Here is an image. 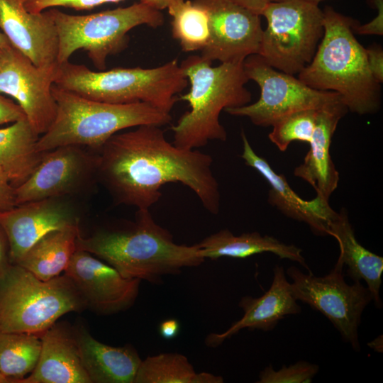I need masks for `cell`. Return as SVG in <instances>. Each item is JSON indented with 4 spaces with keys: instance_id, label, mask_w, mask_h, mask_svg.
<instances>
[{
    "instance_id": "obj_1",
    "label": "cell",
    "mask_w": 383,
    "mask_h": 383,
    "mask_svg": "<svg viewBox=\"0 0 383 383\" xmlns=\"http://www.w3.org/2000/svg\"><path fill=\"white\" fill-rule=\"evenodd\" d=\"M162 126L143 125L111 136L98 151L97 179L117 205L150 209L167 183L189 187L211 214L218 213L221 192L212 157L170 143Z\"/></svg>"
},
{
    "instance_id": "obj_2",
    "label": "cell",
    "mask_w": 383,
    "mask_h": 383,
    "mask_svg": "<svg viewBox=\"0 0 383 383\" xmlns=\"http://www.w3.org/2000/svg\"><path fill=\"white\" fill-rule=\"evenodd\" d=\"M77 249L84 250L114 267L126 278L159 284L167 275L201 265L205 258L197 244L174 241L150 209H137L133 220H122L100 228L89 237L81 233Z\"/></svg>"
},
{
    "instance_id": "obj_3",
    "label": "cell",
    "mask_w": 383,
    "mask_h": 383,
    "mask_svg": "<svg viewBox=\"0 0 383 383\" xmlns=\"http://www.w3.org/2000/svg\"><path fill=\"white\" fill-rule=\"evenodd\" d=\"M323 12V35L298 78L312 89L338 94L348 111L372 114L381 107L380 84L368 67L366 48L356 39V22L331 6Z\"/></svg>"
},
{
    "instance_id": "obj_4",
    "label": "cell",
    "mask_w": 383,
    "mask_h": 383,
    "mask_svg": "<svg viewBox=\"0 0 383 383\" xmlns=\"http://www.w3.org/2000/svg\"><path fill=\"white\" fill-rule=\"evenodd\" d=\"M212 62L201 55H189L179 64L190 89L179 99L190 109L171 127L172 143L182 148L197 149L211 140L226 141L227 132L221 123L222 111L248 104L252 99L245 87L248 79L243 62Z\"/></svg>"
},
{
    "instance_id": "obj_5",
    "label": "cell",
    "mask_w": 383,
    "mask_h": 383,
    "mask_svg": "<svg viewBox=\"0 0 383 383\" xmlns=\"http://www.w3.org/2000/svg\"><path fill=\"white\" fill-rule=\"evenodd\" d=\"M52 91L57 104L56 116L48 130L37 140L39 152L69 145L98 152L111 136L123 130L143 125L162 126L172 121L170 113L145 102H102L55 84Z\"/></svg>"
},
{
    "instance_id": "obj_6",
    "label": "cell",
    "mask_w": 383,
    "mask_h": 383,
    "mask_svg": "<svg viewBox=\"0 0 383 383\" xmlns=\"http://www.w3.org/2000/svg\"><path fill=\"white\" fill-rule=\"evenodd\" d=\"M53 84L91 100L111 104L145 102L170 113L188 80L177 59L153 68L99 71L67 61L57 64Z\"/></svg>"
},
{
    "instance_id": "obj_7",
    "label": "cell",
    "mask_w": 383,
    "mask_h": 383,
    "mask_svg": "<svg viewBox=\"0 0 383 383\" xmlns=\"http://www.w3.org/2000/svg\"><path fill=\"white\" fill-rule=\"evenodd\" d=\"M86 303L65 274L41 280L18 265L0 276V331L41 335L63 315Z\"/></svg>"
},
{
    "instance_id": "obj_8",
    "label": "cell",
    "mask_w": 383,
    "mask_h": 383,
    "mask_svg": "<svg viewBox=\"0 0 383 383\" xmlns=\"http://www.w3.org/2000/svg\"><path fill=\"white\" fill-rule=\"evenodd\" d=\"M48 10L57 33V64L69 61L75 51L83 50L99 70H106L109 56L128 47L131 29L142 25L157 28L165 22L161 10L141 1L87 15L69 14L58 8Z\"/></svg>"
},
{
    "instance_id": "obj_9",
    "label": "cell",
    "mask_w": 383,
    "mask_h": 383,
    "mask_svg": "<svg viewBox=\"0 0 383 383\" xmlns=\"http://www.w3.org/2000/svg\"><path fill=\"white\" fill-rule=\"evenodd\" d=\"M267 21L257 55L273 68L298 74L312 60L323 35V12L305 0H281L266 6Z\"/></svg>"
},
{
    "instance_id": "obj_10",
    "label": "cell",
    "mask_w": 383,
    "mask_h": 383,
    "mask_svg": "<svg viewBox=\"0 0 383 383\" xmlns=\"http://www.w3.org/2000/svg\"><path fill=\"white\" fill-rule=\"evenodd\" d=\"M243 68L248 80L258 84L260 96L253 104L228 108L225 111L232 116L247 117L255 126H271L277 119L292 112L320 109L342 99L335 92L312 89L294 75L273 68L257 54L248 56L243 62Z\"/></svg>"
},
{
    "instance_id": "obj_11",
    "label": "cell",
    "mask_w": 383,
    "mask_h": 383,
    "mask_svg": "<svg viewBox=\"0 0 383 383\" xmlns=\"http://www.w3.org/2000/svg\"><path fill=\"white\" fill-rule=\"evenodd\" d=\"M287 274L292 280V289L296 301L309 305L324 315L345 341L360 350L358 328L365 307L372 301L368 288L360 281L348 284L343 269L333 267L326 276L305 274L292 266Z\"/></svg>"
},
{
    "instance_id": "obj_12",
    "label": "cell",
    "mask_w": 383,
    "mask_h": 383,
    "mask_svg": "<svg viewBox=\"0 0 383 383\" xmlns=\"http://www.w3.org/2000/svg\"><path fill=\"white\" fill-rule=\"evenodd\" d=\"M98 152L64 145L44 152L28 178L15 187L16 205L82 193L97 179Z\"/></svg>"
},
{
    "instance_id": "obj_13",
    "label": "cell",
    "mask_w": 383,
    "mask_h": 383,
    "mask_svg": "<svg viewBox=\"0 0 383 383\" xmlns=\"http://www.w3.org/2000/svg\"><path fill=\"white\" fill-rule=\"evenodd\" d=\"M57 66L37 67L13 46L4 50L0 65V94L16 101L39 136L48 130L56 116L52 87Z\"/></svg>"
},
{
    "instance_id": "obj_14",
    "label": "cell",
    "mask_w": 383,
    "mask_h": 383,
    "mask_svg": "<svg viewBox=\"0 0 383 383\" xmlns=\"http://www.w3.org/2000/svg\"><path fill=\"white\" fill-rule=\"evenodd\" d=\"M208 13L210 40L201 56L210 61L239 63L257 54L263 29L260 16L230 0H193Z\"/></svg>"
},
{
    "instance_id": "obj_15",
    "label": "cell",
    "mask_w": 383,
    "mask_h": 383,
    "mask_svg": "<svg viewBox=\"0 0 383 383\" xmlns=\"http://www.w3.org/2000/svg\"><path fill=\"white\" fill-rule=\"evenodd\" d=\"M83 297L87 308L100 315L124 311L135 302L140 280L122 276L91 253L77 249L64 272Z\"/></svg>"
},
{
    "instance_id": "obj_16",
    "label": "cell",
    "mask_w": 383,
    "mask_h": 383,
    "mask_svg": "<svg viewBox=\"0 0 383 383\" xmlns=\"http://www.w3.org/2000/svg\"><path fill=\"white\" fill-rule=\"evenodd\" d=\"M62 198L26 202L0 211V226L8 239L12 265L47 233L79 224L75 211Z\"/></svg>"
},
{
    "instance_id": "obj_17",
    "label": "cell",
    "mask_w": 383,
    "mask_h": 383,
    "mask_svg": "<svg viewBox=\"0 0 383 383\" xmlns=\"http://www.w3.org/2000/svg\"><path fill=\"white\" fill-rule=\"evenodd\" d=\"M0 29L11 45L35 66L57 65V33L48 9L30 13L23 0H0Z\"/></svg>"
},
{
    "instance_id": "obj_18",
    "label": "cell",
    "mask_w": 383,
    "mask_h": 383,
    "mask_svg": "<svg viewBox=\"0 0 383 383\" xmlns=\"http://www.w3.org/2000/svg\"><path fill=\"white\" fill-rule=\"evenodd\" d=\"M242 159L245 165L258 172L269 183L268 201L284 215L306 223L316 235H328L331 222L338 212L318 196L306 200L299 196L288 184L284 175L277 174L269 162L252 149L243 129L240 133Z\"/></svg>"
},
{
    "instance_id": "obj_19",
    "label": "cell",
    "mask_w": 383,
    "mask_h": 383,
    "mask_svg": "<svg viewBox=\"0 0 383 383\" xmlns=\"http://www.w3.org/2000/svg\"><path fill=\"white\" fill-rule=\"evenodd\" d=\"M269 289L261 296H243L238 304L243 311L242 318L221 333H210L205 344L210 348L221 345L242 329L267 331L274 329L284 316L301 311L295 299L291 283L287 279L283 267L276 265Z\"/></svg>"
},
{
    "instance_id": "obj_20",
    "label": "cell",
    "mask_w": 383,
    "mask_h": 383,
    "mask_svg": "<svg viewBox=\"0 0 383 383\" xmlns=\"http://www.w3.org/2000/svg\"><path fill=\"white\" fill-rule=\"evenodd\" d=\"M348 109L342 99L317 110L315 129L310 148L304 162L294 170V175L308 182L316 196L329 201L339 182V173L332 160L330 148L340 120Z\"/></svg>"
},
{
    "instance_id": "obj_21",
    "label": "cell",
    "mask_w": 383,
    "mask_h": 383,
    "mask_svg": "<svg viewBox=\"0 0 383 383\" xmlns=\"http://www.w3.org/2000/svg\"><path fill=\"white\" fill-rule=\"evenodd\" d=\"M40 339L35 369L18 383H91L82 362L74 329L55 323Z\"/></svg>"
},
{
    "instance_id": "obj_22",
    "label": "cell",
    "mask_w": 383,
    "mask_h": 383,
    "mask_svg": "<svg viewBox=\"0 0 383 383\" xmlns=\"http://www.w3.org/2000/svg\"><path fill=\"white\" fill-rule=\"evenodd\" d=\"M83 366L91 383H133L142 361L131 345L114 347L95 339L83 326L74 329Z\"/></svg>"
},
{
    "instance_id": "obj_23",
    "label": "cell",
    "mask_w": 383,
    "mask_h": 383,
    "mask_svg": "<svg viewBox=\"0 0 383 383\" xmlns=\"http://www.w3.org/2000/svg\"><path fill=\"white\" fill-rule=\"evenodd\" d=\"M328 235L338 241L340 254L335 267H348L346 274L353 282L363 279L377 307L382 306L379 295L383 257L364 248L356 239L348 211L343 208L329 226Z\"/></svg>"
},
{
    "instance_id": "obj_24",
    "label": "cell",
    "mask_w": 383,
    "mask_h": 383,
    "mask_svg": "<svg viewBox=\"0 0 383 383\" xmlns=\"http://www.w3.org/2000/svg\"><path fill=\"white\" fill-rule=\"evenodd\" d=\"M196 244L205 259L217 260L223 257L245 258L257 254L271 252L281 259L296 262L310 271L301 248L284 243L274 237L262 235L256 231L235 235L225 228L207 236Z\"/></svg>"
},
{
    "instance_id": "obj_25",
    "label": "cell",
    "mask_w": 383,
    "mask_h": 383,
    "mask_svg": "<svg viewBox=\"0 0 383 383\" xmlns=\"http://www.w3.org/2000/svg\"><path fill=\"white\" fill-rule=\"evenodd\" d=\"M80 233L79 224L52 231L38 240L16 265L41 280L56 277L66 270Z\"/></svg>"
},
{
    "instance_id": "obj_26",
    "label": "cell",
    "mask_w": 383,
    "mask_h": 383,
    "mask_svg": "<svg viewBox=\"0 0 383 383\" xmlns=\"http://www.w3.org/2000/svg\"><path fill=\"white\" fill-rule=\"evenodd\" d=\"M38 138L27 119L0 128V167L14 187L28 178L44 155L36 149Z\"/></svg>"
},
{
    "instance_id": "obj_27",
    "label": "cell",
    "mask_w": 383,
    "mask_h": 383,
    "mask_svg": "<svg viewBox=\"0 0 383 383\" xmlns=\"http://www.w3.org/2000/svg\"><path fill=\"white\" fill-rule=\"evenodd\" d=\"M223 378L196 372L188 358L178 353H163L142 360L133 383H222Z\"/></svg>"
},
{
    "instance_id": "obj_28",
    "label": "cell",
    "mask_w": 383,
    "mask_h": 383,
    "mask_svg": "<svg viewBox=\"0 0 383 383\" xmlns=\"http://www.w3.org/2000/svg\"><path fill=\"white\" fill-rule=\"evenodd\" d=\"M40 348V335L0 331V372L18 383L35 369Z\"/></svg>"
},
{
    "instance_id": "obj_29",
    "label": "cell",
    "mask_w": 383,
    "mask_h": 383,
    "mask_svg": "<svg viewBox=\"0 0 383 383\" xmlns=\"http://www.w3.org/2000/svg\"><path fill=\"white\" fill-rule=\"evenodd\" d=\"M172 17V35L184 52L201 51L210 40L207 12L192 1L184 0L167 9Z\"/></svg>"
},
{
    "instance_id": "obj_30",
    "label": "cell",
    "mask_w": 383,
    "mask_h": 383,
    "mask_svg": "<svg viewBox=\"0 0 383 383\" xmlns=\"http://www.w3.org/2000/svg\"><path fill=\"white\" fill-rule=\"evenodd\" d=\"M318 109L300 110L279 118L271 126L270 140L282 152L286 151L294 141L309 143L315 129Z\"/></svg>"
},
{
    "instance_id": "obj_31",
    "label": "cell",
    "mask_w": 383,
    "mask_h": 383,
    "mask_svg": "<svg viewBox=\"0 0 383 383\" xmlns=\"http://www.w3.org/2000/svg\"><path fill=\"white\" fill-rule=\"evenodd\" d=\"M124 0H23V4L30 13H40L50 8L65 7L77 11L90 10L96 6L118 3ZM152 4L160 10L167 9L170 5L184 0H139Z\"/></svg>"
},
{
    "instance_id": "obj_32",
    "label": "cell",
    "mask_w": 383,
    "mask_h": 383,
    "mask_svg": "<svg viewBox=\"0 0 383 383\" xmlns=\"http://www.w3.org/2000/svg\"><path fill=\"white\" fill-rule=\"evenodd\" d=\"M318 366L306 361H299L289 367L283 365L276 371L272 365L260 372L257 383H309L318 372Z\"/></svg>"
},
{
    "instance_id": "obj_33",
    "label": "cell",
    "mask_w": 383,
    "mask_h": 383,
    "mask_svg": "<svg viewBox=\"0 0 383 383\" xmlns=\"http://www.w3.org/2000/svg\"><path fill=\"white\" fill-rule=\"evenodd\" d=\"M372 3L377 9V16L369 23L364 25L357 24L353 26L354 33L359 35H377L383 34V0H372Z\"/></svg>"
},
{
    "instance_id": "obj_34",
    "label": "cell",
    "mask_w": 383,
    "mask_h": 383,
    "mask_svg": "<svg viewBox=\"0 0 383 383\" xmlns=\"http://www.w3.org/2000/svg\"><path fill=\"white\" fill-rule=\"evenodd\" d=\"M23 119L26 118L19 105L0 94V126Z\"/></svg>"
},
{
    "instance_id": "obj_35",
    "label": "cell",
    "mask_w": 383,
    "mask_h": 383,
    "mask_svg": "<svg viewBox=\"0 0 383 383\" xmlns=\"http://www.w3.org/2000/svg\"><path fill=\"white\" fill-rule=\"evenodd\" d=\"M16 206L15 187L4 171L0 167V211Z\"/></svg>"
},
{
    "instance_id": "obj_36",
    "label": "cell",
    "mask_w": 383,
    "mask_h": 383,
    "mask_svg": "<svg viewBox=\"0 0 383 383\" xmlns=\"http://www.w3.org/2000/svg\"><path fill=\"white\" fill-rule=\"evenodd\" d=\"M367 60L373 77L379 83L383 82V51L381 47L373 45L366 48Z\"/></svg>"
},
{
    "instance_id": "obj_37",
    "label": "cell",
    "mask_w": 383,
    "mask_h": 383,
    "mask_svg": "<svg viewBox=\"0 0 383 383\" xmlns=\"http://www.w3.org/2000/svg\"><path fill=\"white\" fill-rule=\"evenodd\" d=\"M7 237L0 226V276L11 265Z\"/></svg>"
},
{
    "instance_id": "obj_38",
    "label": "cell",
    "mask_w": 383,
    "mask_h": 383,
    "mask_svg": "<svg viewBox=\"0 0 383 383\" xmlns=\"http://www.w3.org/2000/svg\"><path fill=\"white\" fill-rule=\"evenodd\" d=\"M232 2L261 16L262 11L269 4L281 0H230Z\"/></svg>"
},
{
    "instance_id": "obj_39",
    "label": "cell",
    "mask_w": 383,
    "mask_h": 383,
    "mask_svg": "<svg viewBox=\"0 0 383 383\" xmlns=\"http://www.w3.org/2000/svg\"><path fill=\"white\" fill-rule=\"evenodd\" d=\"M179 328L180 326L178 321L172 318L162 321L159 326V331L163 338L171 340L178 335Z\"/></svg>"
},
{
    "instance_id": "obj_40",
    "label": "cell",
    "mask_w": 383,
    "mask_h": 383,
    "mask_svg": "<svg viewBox=\"0 0 383 383\" xmlns=\"http://www.w3.org/2000/svg\"><path fill=\"white\" fill-rule=\"evenodd\" d=\"M11 47L12 45L9 43L6 35L0 31V49L5 50L11 48Z\"/></svg>"
},
{
    "instance_id": "obj_41",
    "label": "cell",
    "mask_w": 383,
    "mask_h": 383,
    "mask_svg": "<svg viewBox=\"0 0 383 383\" xmlns=\"http://www.w3.org/2000/svg\"><path fill=\"white\" fill-rule=\"evenodd\" d=\"M11 382L9 379L5 377L2 373L0 372V383H10Z\"/></svg>"
},
{
    "instance_id": "obj_42",
    "label": "cell",
    "mask_w": 383,
    "mask_h": 383,
    "mask_svg": "<svg viewBox=\"0 0 383 383\" xmlns=\"http://www.w3.org/2000/svg\"><path fill=\"white\" fill-rule=\"evenodd\" d=\"M305 1H309V2H311V3H313L315 4H318L323 1H327V0H305Z\"/></svg>"
},
{
    "instance_id": "obj_43",
    "label": "cell",
    "mask_w": 383,
    "mask_h": 383,
    "mask_svg": "<svg viewBox=\"0 0 383 383\" xmlns=\"http://www.w3.org/2000/svg\"><path fill=\"white\" fill-rule=\"evenodd\" d=\"M4 50L0 49V65L2 61L3 55H4Z\"/></svg>"
}]
</instances>
